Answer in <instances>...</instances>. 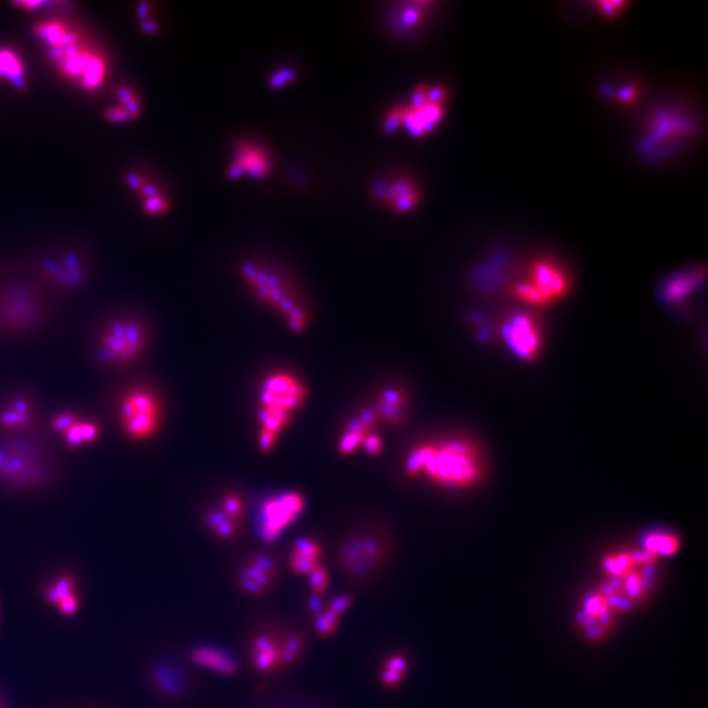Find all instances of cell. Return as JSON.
Returning <instances> with one entry per match:
<instances>
[{
  "mask_svg": "<svg viewBox=\"0 0 708 708\" xmlns=\"http://www.w3.org/2000/svg\"><path fill=\"white\" fill-rule=\"evenodd\" d=\"M281 568L276 556L255 552L240 562L235 572V585L248 597L267 596L280 580Z\"/></svg>",
  "mask_w": 708,
  "mask_h": 708,
  "instance_id": "cell-11",
  "label": "cell"
},
{
  "mask_svg": "<svg viewBox=\"0 0 708 708\" xmlns=\"http://www.w3.org/2000/svg\"><path fill=\"white\" fill-rule=\"evenodd\" d=\"M263 708H327L320 705L319 702L313 701V699L305 697L301 694H289L282 695L278 697L275 701L269 703V705Z\"/></svg>",
  "mask_w": 708,
  "mask_h": 708,
  "instance_id": "cell-32",
  "label": "cell"
},
{
  "mask_svg": "<svg viewBox=\"0 0 708 708\" xmlns=\"http://www.w3.org/2000/svg\"><path fill=\"white\" fill-rule=\"evenodd\" d=\"M421 15H423V12L419 10V8H411V10H407L406 14L403 15V24L408 25H415L417 21H420Z\"/></svg>",
  "mask_w": 708,
  "mask_h": 708,
  "instance_id": "cell-43",
  "label": "cell"
},
{
  "mask_svg": "<svg viewBox=\"0 0 708 708\" xmlns=\"http://www.w3.org/2000/svg\"><path fill=\"white\" fill-rule=\"evenodd\" d=\"M529 282L546 303L562 297L568 289L567 277L549 261H538L533 265Z\"/></svg>",
  "mask_w": 708,
  "mask_h": 708,
  "instance_id": "cell-17",
  "label": "cell"
},
{
  "mask_svg": "<svg viewBox=\"0 0 708 708\" xmlns=\"http://www.w3.org/2000/svg\"><path fill=\"white\" fill-rule=\"evenodd\" d=\"M374 196L387 208L398 213L410 212L420 198L416 185L404 177H395L389 183H378L374 187Z\"/></svg>",
  "mask_w": 708,
  "mask_h": 708,
  "instance_id": "cell-14",
  "label": "cell"
},
{
  "mask_svg": "<svg viewBox=\"0 0 708 708\" xmlns=\"http://www.w3.org/2000/svg\"><path fill=\"white\" fill-rule=\"evenodd\" d=\"M219 508H221L227 516L233 518V520L239 522V524H242L244 511H246L242 497L236 495V493H227V495L223 496Z\"/></svg>",
  "mask_w": 708,
  "mask_h": 708,
  "instance_id": "cell-33",
  "label": "cell"
},
{
  "mask_svg": "<svg viewBox=\"0 0 708 708\" xmlns=\"http://www.w3.org/2000/svg\"><path fill=\"white\" fill-rule=\"evenodd\" d=\"M50 58L54 63H57L62 74H65L67 78L77 80L80 86L87 91L98 90L107 75L104 59L83 48L79 41L50 50Z\"/></svg>",
  "mask_w": 708,
  "mask_h": 708,
  "instance_id": "cell-7",
  "label": "cell"
},
{
  "mask_svg": "<svg viewBox=\"0 0 708 708\" xmlns=\"http://www.w3.org/2000/svg\"><path fill=\"white\" fill-rule=\"evenodd\" d=\"M307 577H309L311 592L316 597H322V594L330 587V571L323 564H319Z\"/></svg>",
  "mask_w": 708,
  "mask_h": 708,
  "instance_id": "cell-34",
  "label": "cell"
},
{
  "mask_svg": "<svg viewBox=\"0 0 708 708\" xmlns=\"http://www.w3.org/2000/svg\"><path fill=\"white\" fill-rule=\"evenodd\" d=\"M37 306L28 293L11 292L0 305V316L8 327L14 330H25L31 327L37 319Z\"/></svg>",
  "mask_w": 708,
  "mask_h": 708,
  "instance_id": "cell-15",
  "label": "cell"
},
{
  "mask_svg": "<svg viewBox=\"0 0 708 708\" xmlns=\"http://www.w3.org/2000/svg\"><path fill=\"white\" fill-rule=\"evenodd\" d=\"M36 35L50 46V50L73 44L79 39L77 33L67 31L65 25L58 21H45L37 25Z\"/></svg>",
  "mask_w": 708,
  "mask_h": 708,
  "instance_id": "cell-26",
  "label": "cell"
},
{
  "mask_svg": "<svg viewBox=\"0 0 708 708\" xmlns=\"http://www.w3.org/2000/svg\"><path fill=\"white\" fill-rule=\"evenodd\" d=\"M677 549L678 539L673 534L652 533L644 539V551H647L653 558L672 555Z\"/></svg>",
  "mask_w": 708,
  "mask_h": 708,
  "instance_id": "cell-29",
  "label": "cell"
},
{
  "mask_svg": "<svg viewBox=\"0 0 708 708\" xmlns=\"http://www.w3.org/2000/svg\"><path fill=\"white\" fill-rule=\"evenodd\" d=\"M307 400L305 383L290 372H275L267 375L259 389V410L280 413L292 417Z\"/></svg>",
  "mask_w": 708,
  "mask_h": 708,
  "instance_id": "cell-8",
  "label": "cell"
},
{
  "mask_svg": "<svg viewBox=\"0 0 708 708\" xmlns=\"http://www.w3.org/2000/svg\"><path fill=\"white\" fill-rule=\"evenodd\" d=\"M0 708H2V706H0Z\"/></svg>",
  "mask_w": 708,
  "mask_h": 708,
  "instance_id": "cell-45",
  "label": "cell"
},
{
  "mask_svg": "<svg viewBox=\"0 0 708 708\" xmlns=\"http://www.w3.org/2000/svg\"><path fill=\"white\" fill-rule=\"evenodd\" d=\"M378 423L377 416L373 408H364L354 415L345 424L343 432L339 438V453L341 455H351L362 449L365 438L373 432L375 424Z\"/></svg>",
  "mask_w": 708,
  "mask_h": 708,
  "instance_id": "cell-16",
  "label": "cell"
},
{
  "mask_svg": "<svg viewBox=\"0 0 708 708\" xmlns=\"http://www.w3.org/2000/svg\"><path fill=\"white\" fill-rule=\"evenodd\" d=\"M272 171V159L268 150L252 141H239L234 150V159L230 163L227 175L239 179L244 175L254 179H265Z\"/></svg>",
  "mask_w": 708,
  "mask_h": 708,
  "instance_id": "cell-13",
  "label": "cell"
},
{
  "mask_svg": "<svg viewBox=\"0 0 708 708\" xmlns=\"http://www.w3.org/2000/svg\"><path fill=\"white\" fill-rule=\"evenodd\" d=\"M146 331L136 319H118L105 327L100 336L98 358L101 364H129L142 353Z\"/></svg>",
  "mask_w": 708,
  "mask_h": 708,
  "instance_id": "cell-6",
  "label": "cell"
},
{
  "mask_svg": "<svg viewBox=\"0 0 708 708\" xmlns=\"http://www.w3.org/2000/svg\"><path fill=\"white\" fill-rule=\"evenodd\" d=\"M391 547L385 534L354 531L337 545L335 563L340 575L354 588H372L389 567Z\"/></svg>",
  "mask_w": 708,
  "mask_h": 708,
  "instance_id": "cell-2",
  "label": "cell"
},
{
  "mask_svg": "<svg viewBox=\"0 0 708 708\" xmlns=\"http://www.w3.org/2000/svg\"><path fill=\"white\" fill-rule=\"evenodd\" d=\"M307 649H309L307 636L301 630L285 625L281 642V672L284 673L299 664V661L305 657Z\"/></svg>",
  "mask_w": 708,
  "mask_h": 708,
  "instance_id": "cell-23",
  "label": "cell"
},
{
  "mask_svg": "<svg viewBox=\"0 0 708 708\" xmlns=\"http://www.w3.org/2000/svg\"><path fill=\"white\" fill-rule=\"evenodd\" d=\"M404 469L411 476H425L438 486L467 488L482 475L478 450L465 440L427 442L407 455Z\"/></svg>",
  "mask_w": 708,
  "mask_h": 708,
  "instance_id": "cell-1",
  "label": "cell"
},
{
  "mask_svg": "<svg viewBox=\"0 0 708 708\" xmlns=\"http://www.w3.org/2000/svg\"><path fill=\"white\" fill-rule=\"evenodd\" d=\"M636 91L634 88H626V90H623L621 94H619V98H621L623 101H626V103H629L632 99L635 98Z\"/></svg>",
  "mask_w": 708,
  "mask_h": 708,
  "instance_id": "cell-44",
  "label": "cell"
},
{
  "mask_svg": "<svg viewBox=\"0 0 708 708\" xmlns=\"http://www.w3.org/2000/svg\"><path fill=\"white\" fill-rule=\"evenodd\" d=\"M362 449H364L369 455H377L381 453L383 449L382 438L379 437L377 433H370L369 436L365 438Z\"/></svg>",
  "mask_w": 708,
  "mask_h": 708,
  "instance_id": "cell-39",
  "label": "cell"
},
{
  "mask_svg": "<svg viewBox=\"0 0 708 708\" xmlns=\"http://www.w3.org/2000/svg\"><path fill=\"white\" fill-rule=\"evenodd\" d=\"M33 423L31 404L25 398L12 400L6 408L0 411V427L7 431H25Z\"/></svg>",
  "mask_w": 708,
  "mask_h": 708,
  "instance_id": "cell-24",
  "label": "cell"
},
{
  "mask_svg": "<svg viewBox=\"0 0 708 708\" xmlns=\"http://www.w3.org/2000/svg\"><path fill=\"white\" fill-rule=\"evenodd\" d=\"M514 294H516L521 301L530 303V305L541 306L546 303L545 299L542 298V295L537 292V289H535L530 282H522V284H518L516 289H514Z\"/></svg>",
  "mask_w": 708,
  "mask_h": 708,
  "instance_id": "cell-35",
  "label": "cell"
},
{
  "mask_svg": "<svg viewBox=\"0 0 708 708\" xmlns=\"http://www.w3.org/2000/svg\"><path fill=\"white\" fill-rule=\"evenodd\" d=\"M311 621H313V627L316 634L322 636L324 639H327L330 638L331 635H334V632L339 629L341 615L336 613L334 609H331L330 606L326 604L318 615L311 618Z\"/></svg>",
  "mask_w": 708,
  "mask_h": 708,
  "instance_id": "cell-30",
  "label": "cell"
},
{
  "mask_svg": "<svg viewBox=\"0 0 708 708\" xmlns=\"http://www.w3.org/2000/svg\"><path fill=\"white\" fill-rule=\"evenodd\" d=\"M239 273L256 298L284 318L290 331L302 334L306 330L309 326V313L294 297L284 277L250 261L240 267Z\"/></svg>",
  "mask_w": 708,
  "mask_h": 708,
  "instance_id": "cell-3",
  "label": "cell"
},
{
  "mask_svg": "<svg viewBox=\"0 0 708 708\" xmlns=\"http://www.w3.org/2000/svg\"><path fill=\"white\" fill-rule=\"evenodd\" d=\"M378 421L387 425H398L404 419L407 408V396L403 389L396 386L385 387L378 394L372 407Z\"/></svg>",
  "mask_w": 708,
  "mask_h": 708,
  "instance_id": "cell-20",
  "label": "cell"
},
{
  "mask_svg": "<svg viewBox=\"0 0 708 708\" xmlns=\"http://www.w3.org/2000/svg\"><path fill=\"white\" fill-rule=\"evenodd\" d=\"M143 209L151 216H159V214L166 213L168 210L167 198L162 195L146 198L145 202H143Z\"/></svg>",
  "mask_w": 708,
  "mask_h": 708,
  "instance_id": "cell-37",
  "label": "cell"
},
{
  "mask_svg": "<svg viewBox=\"0 0 708 708\" xmlns=\"http://www.w3.org/2000/svg\"><path fill=\"white\" fill-rule=\"evenodd\" d=\"M79 417L75 415V413L71 412H65V413H59L56 417H54L52 421V427L54 431L59 432V433H65L67 429L70 427H73L75 424V421H77Z\"/></svg>",
  "mask_w": 708,
  "mask_h": 708,
  "instance_id": "cell-38",
  "label": "cell"
},
{
  "mask_svg": "<svg viewBox=\"0 0 708 708\" xmlns=\"http://www.w3.org/2000/svg\"><path fill=\"white\" fill-rule=\"evenodd\" d=\"M120 420L126 436L134 441L149 440L162 420L158 396L146 387L126 391L120 402Z\"/></svg>",
  "mask_w": 708,
  "mask_h": 708,
  "instance_id": "cell-5",
  "label": "cell"
},
{
  "mask_svg": "<svg viewBox=\"0 0 708 708\" xmlns=\"http://www.w3.org/2000/svg\"><path fill=\"white\" fill-rule=\"evenodd\" d=\"M49 467L44 455L25 438L0 440V480L19 488H31L49 480Z\"/></svg>",
  "mask_w": 708,
  "mask_h": 708,
  "instance_id": "cell-4",
  "label": "cell"
},
{
  "mask_svg": "<svg viewBox=\"0 0 708 708\" xmlns=\"http://www.w3.org/2000/svg\"><path fill=\"white\" fill-rule=\"evenodd\" d=\"M45 598L65 617H73L74 614H77L80 602L77 594V581L74 576L70 573L58 576L46 587Z\"/></svg>",
  "mask_w": 708,
  "mask_h": 708,
  "instance_id": "cell-18",
  "label": "cell"
},
{
  "mask_svg": "<svg viewBox=\"0 0 708 708\" xmlns=\"http://www.w3.org/2000/svg\"><path fill=\"white\" fill-rule=\"evenodd\" d=\"M305 505V497L298 492L280 493L264 501L257 516V534L265 542H276L298 520Z\"/></svg>",
  "mask_w": 708,
  "mask_h": 708,
  "instance_id": "cell-10",
  "label": "cell"
},
{
  "mask_svg": "<svg viewBox=\"0 0 708 708\" xmlns=\"http://www.w3.org/2000/svg\"><path fill=\"white\" fill-rule=\"evenodd\" d=\"M294 73L292 70L286 69V70H281L278 71L277 74L273 75L271 80H269V83H271V86L273 87H281L282 84H288L292 82V79L294 78Z\"/></svg>",
  "mask_w": 708,
  "mask_h": 708,
  "instance_id": "cell-41",
  "label": "cell"
},
{
  "mask_svg": "<svg viewBox=\"0 0 708 708\" xmlns=\"http://www.w3.org/2000/svg\"><path fill=\"white\" fill-rule=\"evenodd\" d=\"M105 116H107L109 121L117 122V124H120V122L132 120V116H130L129 113L126 112V109L122 107L109 108L107 115Z\"/></svg>",
  "mask_w": 708,
  "mask_h": 708,
  "instance_id": "cell-40",
  "label": "cell"
},
{
  "mask_svg": "<svg viewBox=\"0 0 708 708\" xmlns=\"http://www.w3.org/2000/svg\"><path fill=\"white\" fill-rule=\"evenodd\" d=\"M204 524L214 537L225 542L233 541V539L238 537L240 525H242L227 516L219 507L210 509V511L205 513Z\"/></svg>",
  "mask_w": 708,
  "mask_h": 708,
  "instance_id": "cell-25",
  "label": "cell"
},
{
  "mask_svg": "<svg viewBox=\"0 0 708 708\" xmlns=\"http://www.w3.org/2000/svg\"><path fill=\"white\" fill-rule=\"evenodd\" d=\"M118 99H120L122 108L126 109V112L129 113L132 118L139 116V113H141V103H139V100L134 94L132 90H129V88L122 87L120 90H118Z\"/></svg>",
  "mask_w": 708,
  "mask_h": 708,
  "instance_id": "cell-36",
  "label": "cell"
},
{
  "mask_svg": "<svg viewBox=\"0 0 708 708\" xmlns=\"http://www.w3.org/2000/svg\"><path fill=\"white\" fill-rule=\"evenodd\" d=\"M99 436V427L92 421L80 420L75 421L73 427L67 429L63 433L66 444L70 448H79V446L90 444Z\"/></svg>",
  "mask_w": 708,
  "mask_h": 708,
  "instance_id": "cell-28",
  "label": "cell"
},
{
  "mask_svg": "<svg viewBox=\"0 0 708 708\" xmlns=\"http://www.w3.org/2000/svg\"><path fill=\"white\" fill-rule=\"evenodd\" d=\"M598 6H600L601 11L604 12L606 16L613 18V16L618 14L619 8L625 6V4L621 2H604L598 4Z\"/></svg>",
  "mask_w": 708,
  "mask_h": 708,
  "instance_id": "cell-42",
  "label": "cell"
},
{
  "mask_svg": "<svg viewBox=\"0 0 708 708\" xmlns=\"http://www.w3.org/2000/svg\"><path fill=\"white\" fill-rule=\"evenodd\" d=\"M697 278L691 276H678L669 281L665 288V298L669 303H678L688 298L697 286Z\"/></svg>",
  "mask_w": 708,
  "mask_h": 708,
  "instance_id": "cell-31",
  "label": "cell"
},
{
  "mask_svg": "<svg viewBox=\"0 0 708 708\" xmlns=\"http://www.w3.org/2000/svg\"><path fill=\"white\" fill-rule=\"evenodd\" d=\"M323 547L314 537H301L293 543L289 552V566L299 576H309L319 566Z\"/></svg>",
  "mask_w": 708,
  "mask_h": 708,
  "instance_id": "cell-19",
  "label": "cell"
},
{
  "mask_svg": "<svg viewBox=\"0 0 708 708\" xmlns=\"http://www.w3.org/2000/svg\"><path fill=\"white\" fill-rule=\"evenodd\" d=\"M25 66L18 53L10 49H0V77L6 78L15 86H24Z\"/></svg>",
  "mask_w": 708,
  "mask_h": 708,
  "instance_id": "cell-27",
  "label": "cell"
},
{
  "mask_svg": "<svg viewBox=\"0 0 708 708\" xmlns=\"http://www.w3.org/2000/svg\"><path fill=\"white\" fill-rule=\"evenodd\" d=\"M503 337L509 349L522 360H531L541 348V331L529 315H516L503 327Z\"/></svg>",
  "mask_w": 708,
  "mask_h": 708,
  "instance_id": "cell-12",
  "label": "cell"
},
{
  "mask_svg": "<svg viewBox=\"0 0 708 708\" xmlns=\"http://www.w3.org/2000/svg\"><path fill=\"white\" fill-rule=\"evenodd\" d=\"M410 669V659L404 651H393L383 657L378 668V682L383 689L394 690L402 685Z\"/></svg>",
  "mask_w": 708,
  "mask_h": 708,
  "instance_id": "cell-22",
  "label": "cell"
},
{
  "mask_svg": "<svg viewBox=\"0 0 708 708\" xmlns=\"http://www.w3.org/2000/svg\"><path fill=\"white\" fill-rule=\"evenodd\" d=\"M284 623L269 619L260 622L247 640V659L260 676H276L281 672V642Z\"/></svg>",
  "mask_w": 708,
  "mask_h": 708,
  "instance_id": "cell-9",
  "label": "cell"
},
{
  "mask_svg": "<svg viewBox=\"0 0 708 708\" xmlns=\"http://www.w3.org/2000/svg\"><path fill=\"white\" fill-rule=\"evenodd\" d=\"M191 660L198 667L212 670L225 677L239 673L238 661L229 652L214 646H198L191 651Z\"/></svg>",
  "mask_w": 708,
  "mask_h": 708,
  "instance_id": "cell-21",
  "label": "cell"
}]
</instances>
